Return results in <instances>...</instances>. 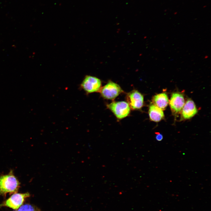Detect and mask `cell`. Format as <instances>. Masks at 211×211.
Instances as JSON below:
<instances>
[{"mask_svg":"<svg viewBox=\"0 0 211 211\" xmlns=\"http://www.w3.org/2000/svg\"><path fill=\"white\" fill-rule=\"evenodd\" d=\"M30 196V194L28 192L13 194L0 205V207H6L15 210H17L23 205L25 199Z\"/></svg>","mask_w":211,"mask_h":211,"instance_id":"2","label":"cell"},{"mask_svg":"<svg viewBox=\"0 0 211 211\" xmlns=\"http://www.w3.org/2000/svg\"><path fill=\"white\" fill-rule=\"evenodd\" d=\"M155 134H156V138L157 140L158 141H161L163 138V136L162 134H160L159 132H156Z\"/></svg>","mask_w":211,"mask_h":211,"instance_id":"12","label":"cell"},{"mask_svg":"<svg viewBox=\"0 0 211 211\" xmlns=\"http://www.w3.org/2000/svg\"><path fill=\"white\" fill-rule=\"evenodd\" d=\"M152 101L154 105L164 110L167 106L169 101L167 94L162 93L154 96L153 98Z\"/></svg>","mask_w":211,"mask_h":211,"instance_id":"10","label":"cell"},{"mask_svg":"<svg viewBox=\"0 0 211 211\" xmlns=\"http://www.w3.org/2000/svg\"><path fill=\"white\" fill-rule=\"evenodd\" d=\"M185 104L183 95L179 93H172L169 101V105L172 110L175 113H180Z\"/></svg>","mask_w":211,"mask_h":211,"instance_id":"7","label":"cell"},{"mask_svg":"<svg viewBox=\"0 0 211 211\" xmlns=\"http://www.w3.org/2000/svg\"><path fill=\"white\" fill-rule=\"evenodd\" d=\"M20 183L14 175L13 171L8 174L0 176V195L5 197L7 193H17L20 187Z\"/></svg>","mask_w":211,"mask_h":211,"instance_id":"1","label":"cell"},{"mask_svg":"<svg viewBox=\"0 0 211 211\" xmlns=\"http://www.w3.org/2000/svg\"><path fill=\"white\" fill-rule=\"evenodd\" d=\"M182 110V117L184 119L190 118L198 112L194 102L190 99H188L186 101Z\"/></svg>","mask_w":211,"mask_h":211,"instance_id":"8","label":"cell"},{"mask_svg":"<svg viewBox=\"0 0 211 211\" xmlns=\"http://www.w3.org/2000/svg\"><path fill=\"white\" fill-rule=\"evenodd\" d=\"M14 211H41L37 207L30 204L23 205L18 210Z\"/></svg>","mask_w":211,"mask_h":211,"instance_id":"11","label":"cell"},{"mask_svg":"<svg viewBox=\"0 0 211 211\" xmlns=\"http://www.w3.org/2000/svg\"><path fill=\"white\" fill-rule=\"evenodd\" d=\"M149 114L150 120L155 122L160 121L164 117L162 110L154 104L150 106Z\"/></svg>","mask_w":211,"mask_h":211,"instance_id":"9","label":"cell"},{"mask_svg":"<svg viewBox=\"0 0 211 211\" xmlns=\"http://www.w3.org/2000/svg\"><path fill=\"white\" fill-rule=\"evenodd\" d=\"M102 96L108 99L113 100L122 92L120 87L117 84L110 81L100 91Z\"/></svg>","mask_w":211,"mask_h":211,"instance_id":"5","label":"cell"},{"mask_svg":"<svg viewBox=\"0 0 211 211\" xmlns=\"http://www.w3.org/2000/svg\"><path fill=\"white\" fill-rule=\"evenodd\" d=\"M101 86V81L98 78L89 75L85 76L80 84V88L87 93L100 91Z\"/></svg>","mask_w":211,"mask_h":211,"instance_id":"4","label":"cell"},{"mask_svg":"<svg viewBox=\"0 0 211 211\" xmlns=\"http://www.w3.org/2000/svg\"><path fill=\"white\" fill-rule=\"evenodd\" d=\"M107 106L119 119L126 117L130 112V108L129 104L124 101L113 102L108 104Z\"/></svg>","mask_w":211,"mask_h":211,"instance_id":"3","label":"cell"},{"mask_svg":"<svg viewBox=\"0 0 211 211\" xmlns=\"http://www.w3.org/2000/svg\"><path fill=\"white\" fill-rule=\"evenodd\" d=\"M127 100L130 108L132 109H139L143 106V96L137 90H133L128 93Z\"/></svg>","mask_w":211,"mask_h":211,"instance_id":"6","label":"cell"}]
</instances>
